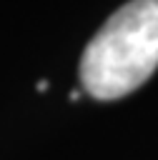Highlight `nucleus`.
I'll use <instances>...</instances> for the list:
<instances>
[{"label":"nucleus","instance_id":"obj_1","mask_svg":"<svg viewBox=\"0 0 158 160\" xmlns=\"http://www.w3.org/2000/svg\"><path fill=\"white\" fill-rule=\"evenodd\" d=\"M158 68V0H130L93 35L80 58V82L95 100L140 88Z\"/></svg>","mask_w":158,"mask_h":160}]
</instances>
